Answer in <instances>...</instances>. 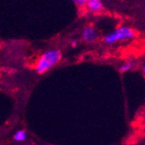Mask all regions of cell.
<instances>
[{
	"mask_svg": "<svg viewBox=\"0 0 145 145\" xmlns=\"http://www.w3.org/2000/svg\"><path fill=\"white\" fill-rule=\"evenodd\" d=\"M61 59V52L58 49H51L40 55L37 60L35 70L37 74L42 75L55 66Z\"/></svg>",
	"mask_w": 145,
	"mask_h": 145,
	"instance_id": "6da1fadb",
	"label": "cell"
},
{
	"mask_svg": "<svg viewBox=\"0 0 145 145\" xmlns=\"http://www.w3.org/2000/svg\"><path fill=\"white\" fill-rule=\"evenodd\" d=\"M135 37V33L131 28L127 26H120L111 31V32L106 34L103 37V42L106 45L111 46L120 41L132 40Z\"/></svg>",
	"mask_w": 145,
	"mask_h": 145,
	"instance_id": "7a4b0ae2",
	"label": "cell"
},
{
	"mask_svg": "<svg viewBox=\"0 0 145 145\" xmlns=\"http://www.w3.org/2000/svg\"><path fill=\"white\" fill-rule=\"evenodd\" d=\"M82 39L87 43H93L94 42L98 37V32L96 29L93 25H87L86 26L81 32Z\"/></svg>",
	"mask_w": 145,
	"mask_h": 145,
	"instance_id": "3957f363",
	"label": "cell"
},
{
	"mask_svg": "<svg viewBox=\"0 0 145 145\" xmlns=\"http://www.w3.org/2000/svg\"><path fill=\"white\" fill-rule=\"evenodd\" d=\"M86 8L92 14H98L103 9V4L102 0H88Z\"/></svg>",
	"mask_w": 145,
	"mask_h": 145,
	"instance_id": "277c9868",
	"label": "cell"
},
{
	"mask_svg": "<svg viewBox=\"0 0 145 145\" xmlns=\"http://www.w3.org/2000/svg\"><path fill=\"white\" fill-rule=\"evenodd\" d=\"M135 61H125L123 64H121L118 68V71L120 72L121 74H124L125 72H128L130 71H132L135 67Z\"/></svg>",
	"mask_w": 145,
	"mask_h": 145,
	"instance_id": "5b68a950",
	"label": "cell"
},
{
	"mask_svg": "<svg viewBox=\"0 0 145 145\" xmlns=\"http://www.w3.org/2000/svg\"><path fill=\"white\" fill-rule=\"evenodd\" d=\"M27 139V134L24 130H18L15 132V134L14 135V141L17 142H22L24 141H26Z\"/></svg>",
	"mask_w": 145,
	"mask_h": 145,
	"instance_id": "8992f818",
	"label": "cell"
},
{
	"mask_svg": "<svg viewBox=\"0 0 145 145\" xmlns=\"http://www.w3.org/2000/svg\"><path fill=\"white\" fill-rule=\"evenodd\" d=\"M72 1H73L76 5H77L78 6H80V7H82V6L86 5L88 0H72Z\"/></svg>",
	"mask_w": 145,
	"mask_h": 145,
	"instance_id": "52a82bcc",
	"label": "cell"
},
{
	"mask_svg": "<svg viewBox=\"0 0 145 145\" xmlns=\"http://www.w3.org/2000/svg\"><path fill=\"white\" fill-rule=\"evenodd\" d=\"M71 46H72V47H76L78 46V41L77 40H72V42H71Z\"/></svg>",
	"mask_w": 145,
	"mask_h": 145,
	"instance_id": "ba28073f",
	"label": "cell"
},
{
	"mask_svg": "<svg viewBox=\"0 0 145 145\" xmlns=\"http://www.w3.org/2000/svg\"><path fill=\"white\" fill-rule=\"evenodd\" d=\"M142 73H143V75L145 76V63H144L143 66H142Z\"/></svg>",
	"mask_w": 145,
	"mask_h": 145,
	"instance_id": "9c48e42d",
	"label": "cell"
}]
</instances>
